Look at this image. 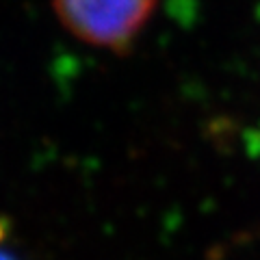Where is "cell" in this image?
<instances>
[{
	"label": "cell",
	"instance_id": "2",
	"mask_svg": "<svg viewBox=\"0 0 260 260\" xmlns=\"http://www.w3.org/2000/svg\"><path fill=\"white\" fill-rule=\"evenodd\" d=\"M247 145H249V152L251 154H260V124H258V128H254L249 133Z\"/></svg>",
	"mask_w": 260,
	"mask_h": 260
},
{
	"label": "cell",
	"instance_id": "1",
	"mask_svg": "<svg viewBox=\"0 0 260 260\" xmlns=\"http://www.w3.org/2000/svg\"><path fill=\"white\" fill-rule=\"evenodd\" d=\"M59 22L93 48L126 52L148 24L156 0H52Z\"/></svg>",
	"mask_w": 260,
	"mask_h": 260
},
{
	"label": "cell",
	"instance_id": "3",
	"mask_svg": "<svg viewBox=\"0 0 260 260\" xmlns=\"http://www.w3.org/2000/svg\"><path fill=\"white\" fill-rule=\"evenodd\" d=\"M0 260H20V258L15 256L11 249H7L5 245H0Z\"/></svg>",
	"mask_w": 260,
	"mask_h": 260
}]
</instances>
